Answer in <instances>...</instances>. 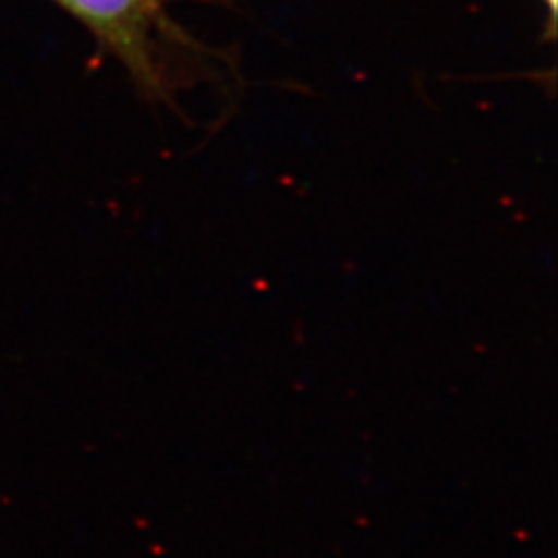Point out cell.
Returning <instances> with one entry per match:
<instances>
[{"label": "cell", "mask_w": 558, "mask_h": 558, "mask_svg": "<svg viewBox=\"0 0 558 558\" xmlns=\"http://www.w3.org/2000/svg\"><path fill=\"white\" fill-rule=\"evenodd\" d=\"M546 2V7L550 9V13H553V17H555V13H557V0H544Z\"/></svg>", "instance_id": "2"}, {"label": "cell", "mask_w": 558, "mask_h": 558, "mask_svg": "<svg viewBox=\"0 0 558 558\" xmlns=\"http://www.w3.org/2000/svg\"><path fill=\"white\" fill-rule=\"evenodd\" d=\"M92 29L98 40L126 66L141 96L151 104L179 110V83L168 71L158 46L160 0H57Z\"/></svg>", "instance_id": "1"}]
</instances>
